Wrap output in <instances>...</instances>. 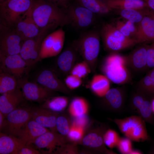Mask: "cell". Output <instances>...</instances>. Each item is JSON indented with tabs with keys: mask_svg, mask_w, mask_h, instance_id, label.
<instances>
[{
	"mask_svg": "<svg viewBox=\"0 0 154 154\" xmlns=\"http://www.w3.org/2000/svg\"><path fill=\"white\" fill-rule=\"evenodd\" d=\"M26 13L40 29L50 31L70 24L66 9L44 0H34Z\"/></svg>",
	"mask_w": 154,
	"mask_h": 154,
	"instance_id": "obj_1",
	"label": "cell"
},
{
	"mask_svg": "<svg viewBox=\"0 0 154 154\" xmlns=\"http://www.w3.org/2000/svg\"><path fill=\"white\" fill-rule=\"evenodd\" d=\"M100 34L93 30L82 33L72 45L83 60L89 66L92 72H95L97 66L100 49Z\"/></svg>",
	"mask_w": 154,
	"mask_h": 154,
	"instance_id": "obj_2",
	"label": "cell"
},
{
	"mask_svg": "<svg viewBox=\"0 0 154 154\" xmlns=\"http://www.w3.org/2000/svg\"><path fill=\"white\" fill-rule=\"evenodd\" d=\"M127 66L126 56L116 52L111 53L102 60L100 66L102 72L110 81L118 84L130 81L131 74Z\"/></svg>",
	"mask_w": 154,
	"mask_h": 154,
	"instance_id": "obj_3",
	"label": "cell"
},
{
	"mask_svg": "<svg viewBox=\"0 0 154 154\" xmlns=\"http://www.w3.org/2000/svg\"><path fill=\"white\" fill-rule=\"evenodd\" d=\"M121 133L132 141L143 142L149 139L145 121L140 116H132L122 119H110Z\"/></svg>",
	"mask_w": 154,
	"mask_h": 154,
	"instance_id": "obj_4",
	"label": "cell"
},
{
	"mask_svg": "<svg viewBox=\"0 0 154 154\" xmlns=\"http://www.w3.org/2000/svg\"><path fill=\"white\" fill-rule=\"evenodd\" d=\"M34 1L6 0L0 3V24L13 27L29 9Z\"/></svg>",
	"mask_w": 154,
	"mask_h": 154,
	"instance_id": "obj_5",
	"label": "cell"
},
{
	"mask_svg": "<svg viewBox=\"0 0 154 154\" xmlns=\"http://www.w3.org/2000/svg\"><path fill=\"white\" fill-rule=\"evenodd\" d=\"M100 35L105 49L111 53L116 52L137 44L134 39L124 36L113 24H104Z\"/></svg>",
	"mask_w": 154,
	"mask_h": 154,
	"instance_id": "obj_6",
	"label": "cell"
},
{
	"mask_svg": "<svg viewBox=\"0 0 154 154\" xmlns=\"http://www.w3.org/2000/svg\"><path fill=\"white\" fill-rule=\"evenodd\" d=\"M108 126L104 123H98L93 128L85 132L79 144L103 154H116V152L106 147L104 141V135L108 129Z\"/></svg>",
	"mask_w": 154,
	"mask_h": 154,
	"instance_id": "obj_7",
	"label": "cell"
},
{
	"mask_svg": "<svg viewBox=\"0 0 154 154\" xmlns=\"http://www.w3.org/2000/svg\"><path fill=\"white\" fill-rule=\"evenodd\" d=\"M0 25V55L19 54L22 41L20 36L13 28Z\"/></svg>",
	"mask_w": 154,
	"mask_h": 154,
	"instance_id": "obj_8",
	"label": "cell"
},
{
	"mask_svg": "<svg viewBox=\"0 0 154 154\" xmlns=\"http://www.w3.org/2000/svg\"><path fill=\"white\" fill-rule=\"evenodd\" d=\"M65 38V32L62 27L47 35L42 42L38 61L59 54L63 48Z\"/></svg>",
	"mask_w": 154,
	"mask_h": 154,
	"instance_id": "obj_9",
	"label": "cell"
},
{
	"mask_svg": "<svg viewBox=\"0 0 154 154\" xmlns=\"http://www.w3.org/2000/svg\"><path fill=\"white\" fill-rule=\"evenodd\" d=\"M49 31L47 29H40L37 37L24 41L22 44L19 54L29 67L38 61L42 42Z\"/></svg>",
	"mask_w": 154,
	"mask_h": 154,
	"instance_id": "obj_10",
	"label": "cell"
},
{
	"mask_svg": "<svg viewBox=\"0 0 154 154\" xmlns=\"http://www.w3.org/2000/svg\"><path fill=\"white\" fill-rule=\"evenodd\" d=\"M77 3L70 4L66 9L70 24L78 28L88 27L94 22L95 13Z\"/></svg>",
	"mask_w": 154,
	"mask_h": 154,
	"instance_id": "obj_11",
	"label": "cell"
},
{
	"mask_svg": "<svg viewBox=\"0 0 154 154\" xmlns=\"http://www.w3.org/2000/svg\"><path fill=\"white\" fill-rule=\"evenodd\" d=\"M18 86L22 89L23 96L26 100L42 103L50 97L54 96L55 92L36 83L24 79H19Z\"/></svg>",
	"mask_w": 154,
	"mask_h": 154,
	"instance_id": "obj_12",
	"label": "cell"
},
{
	"mask_svg": "<svg viewBox=\"0 0 154 154\" xmlns=\"http://www.w3.org/2000/svg\"><path fill=\"white\" fill-rule=\"evenodd\" d=\"M152 98L135 90L131 94L129 101L131 110L136 112L145 122L151 124L154 122V114L151 106Z\"/></svg>",
	"mask_w": 154,
	"mask_h": 154,
	"instance_id": "obj_13",
	"label": "cell"
},
{
	"mask_svg": "<svg viewBox=\"0 0 154 154\" xmlns=\"http://www.w3.org/2000/svg\"><path fill=\"white\" fill-rule=\"evenodd\" d=\"M126 97V91L124 87L110 88L101 97V105L106 110L115 112H121L124 107Z\"/></svg>",
	"mask_w": 154,
	"mask_h": 154,
	"instance_id": "obj_14",
	"label": "cell"
},
{
	"mask_svg": "<svg viewBox=\"0 0 154 154\" xmlns=\"http://www.w3.org/2000/svg\"><path fill=\"white\" fill-rule=\"evenodd\" d=\"M31 109L19 107L6 116V129L9 134L17 137L21 129L31 118Z\"/></svg>",
	"mask_w": 154,
	"mask_h": 154,
	"instance_id": "obj_15",
	"label": "cell"
},
{
	"mask_svg": "<svg viewBox=\"0 0 154 154\" xmlns=\"http://www.w3.org/2000/svg\"><path fill=\"white\" fill-rule=\"evenodd\" d=\"M68 141L66 137L57 132L49 131L40 136L29 145L33 144L38 149H46V153H55Z\"/></svg>",
	"mask_w": 154,
	"mask_h": 154,
	"instance_id": "obj_16",
	"label": "cell"
},
{
	"mask_svg": "<svg viewBox=\"0 0 154 154\" xmlns=\"http://www.w3.org/2000/svg\"><path fill=\"white\" fill-rule=\"evenodd\" d=\"M1 71L8 73L19 79L29 66L20 54L0 55Z\"/></svg>",
	"mask_w": 154,
	"mask_h": 154,
	"instance_id": "obj_17",
	"label": "cell"
},
{
	"mask_svg": "<svg viewBox=\"0 0 154 154\" xmlns=\"http://www.w3.org/2000/svg\"><path fill=\"white\" fill-rule=\"evenodd\" d=\"M134 39L137 44L154 42V13L151 10L138 23Z\"/></svg>",
	"mask_w": 154,
	"mask_h": 154,
	"instance_id": "obj_18",
	"label": "cell"
},
{
	"mask_svg": "<svg viewBox=\"0 0 154 154\" xmlns=\"http://www.w3.org/2000/svg\"><path fill=\"white\" fill-rule=\"evenodd\" d=\"M37 80L40 85L54 92H58L66 94H70L71 92L64 82L60 79L54 71L45 69L40 72L37 77Z\"/></svg>",
	"mask_w": 154,
	"mask_h": 154,
	"instance_id": "obj_19",
	"label": "cell"
},
{
	"mask_svg": "<svg viewBox=\"0 0 154 154\" xmlns=\"http://www.w3.org/2000/svg\"><path fill=\"white\" fill-rule=\"evenodd\" d=\"M148 45L143 44L126 56L127 66L133 71L139 72L147 69Z\"/></svg>",
	"mask_w": 154,
	"mask_h": 154,
	"instance_id": "obj_20",
	"label": "cell"
},
{
	"mask_svg": "<svg viewBox=\"0 0 154 154\" xmlns=\"http://www.w3.org/2000/svg\"><path fill=\"white\" fill-rule=\"evenodd\" d=\"M21 37L22 41L37 37L40 29L26 13L12 27Z\"/></svg>",
	"mask_w": 154,
	"mask_h": 154,
	"instance_id": "obj_21",
	"label": "cell"
},
{
	"mask_svg": "<svg viewBox=\"0 0 154 154\" xmlns=\"http://www.w3.org/2000/svg\"><path fill=\"white\" fill-rule=\"evenodd\" d=\"M80 56L72 44L66 47L56 60V64L59 71L63 75L70 74Z\"/></svg>",
	"mask_w": 154,
	"mask_h": 154,
	"instance_id": "obj_22",
	"label": "cell"
},
{
	"mask_svg": "<svg viewBox=\"0 0 154 154\" xmlns=\"http://www.w3.org/2000/svg\"><path fill=\"white\" fill-rule=\"evenodd\" d=\"M22 92L18 86L14 91L0 96V111L6 117L10 112L20 107L24 100Z\"/></svg>",
	"mask_w": 154,
	"mask_h": 154,
	"instance_id": "obj_23",
	"label": "cell"
},
{
	"mask_svg": "<svg viewBox=\"0 0 154 154\" xmlns=\"http://www.w3.org/2000/svg\"><path fill=\"white\" fill-rule=\"evenodd\" d=\"M58 113L40 107L31 109V119L51 131L57 132L56 123Z\"/></svg>",
	"mask_w": 154,
	"mask_h": 154,
	"instance_id": "obj_24",
	"label": "cell"
},
{
	"mask_svg": "<svg viewBox=\"0 0 154 154\" xmlns=\"http://www.w3.org/2000/svg\"><path fill=\"white\" fill-rule=\"evenodd\" d=\"M49 131L31 118L21 129L17 137L29 145L40 136Z\"/></svg>",
	"mask_w": 154,
	"mask_h": 154,
	"instance_id": "obj_25",
	"label": "cell"
},
{
	"mask_svg": "<svg viewBox=\"0 0 154 154\" xmlns=\"http://www.w3.org/2000/svg\"><path fill=\"white\" fill-rule=\"evenodd\" d=\"M26 145L16 137L0 132V154H17L20 149Z\"/></svg>",
	"mask_w": 154,
	"mask_h": 154,
	"instance_id": "obj_26",
	"label": "cell"
},
{
	"mask_svg": "<svg viewBox=\"0 0 154 154\" xmlns=\"http://www.w3.org/2000/svg\"><path fill=\"white\" fill-rule=\"evenodd\" d=\"M104 1L111 10L128 9H143L148 8L143 0H104Z\"/></svg>",
	"mask_w": 154,
	"mask_h": 154,
	"instance_id": "obj_27",
	"label": "cell"
},
{
	"mask_svg": "<svg viewBox=\"0 0 154 154\" xmlns=\"http://www.w3.org/2000/svg\"><path fill=\"white\" fill-rule=\"evenodd\" d=\"M110 81L104 75L95 74L90 81V88L93 93L101 98L110 89Z\"/></svg>",
	"mask_w": 154,
	"mask_h": 154,
	"instance_id": "obj_28",
	"label": "cell"
},
{
	"mask_svg": "<svg viewBox=\"0 0 154 154\" xmlns=\"http://www.w3.org/2000/svg\"><path fill=\"white\" fill-rule=\"evenodd\" d=\"M69 103V98L65 96H53L42 103L41 107L58 113L64 111Z\"/></svg>",
	"mask_w": 154,
	"mask_h": 154,
	"instance_id": "obj_29",
	"label": "cell"
},
{
	"mask_svg": "<svg viewBox=\"0 0 154 154\" xmlns=\"http://www.w3.org/2000/svg\"><path fill=\"white\" fill-rule=\"evenodd\" d=\"M88 108V103L85 99L81 97H76L70 102L68 111L74 118L87 115Z\"/></svg>",
	"mask_w": 154,
	"mask_h": 154,
	"instance_id": "obj_30",
	"label": "cell"
},
{
	"mask_svg": "<svg viewBox=\"0 0 154 154\" xmlns=\"http://www.w3.org/2000/svg\"><path fill=\"white\" fill-rule=\"evenodd\" d=\"M16 79L11 74L1 71L0 93L2 94L15 91L18 86Z\"/></svg>",
	"mask_w": 154,
	"mask_h": 154,
	"instance_id": "obj_31",
	"label": "cell"
},
{
	"mask_svg": "<svg viewBox=\"0 0 154 154\" xmlns=\"http://www.w3.org/2000/svg\"><path fill=\"white\" fill-rule=\"evenodd\" d=\"M118 10L123 18L135 23H138L150 9L147 8L143 9H128Z\"/></svg>",
	"mask_w": 154,
	"mask_h": 154,
	"instance_id": "obj_32",
	"label": "cell"
},
{
	"mask_svg": "<svg viewBox=\"0 0 154 154\" xmlns=\"http://www.w3.org/2000/svg\"><path fill=\"white\" fill-rule=\"evenodd\" d=\"M113 25L124 36L134 39L137 29L135 23L127 20H117Z\"/></svg>",
	"mask_w": 154,
	"mask_h": 154,
	"instance_id": "obj_33",
	"label": "cell"
},
{
	"mask_svg": "<svg viewBox=\"0 0 154 154\" xmlns=\"http://www.w3.org/2000/svg\"><path fill=\"white\" fill-rule=\"evenodd\" d=\"M135 90L153 98L152 81L149 72L137 83Z\"/></svg>",
	"mask_w": 154,
	"mask_h": 154,
	"instance_id": "obj_34",
	"label": "cell"
},
{
	"mask_svg": "<svg viewBox=\"0 0 154 154\" xmlns=\"http://www.w3.org/2000/svg\"><path fill=\"white\" fill-rule=\"evenodd\" d=\"M72 124L67 116L58 115L56 119V126L59 133L67 137Z\"/></svg>",
	"mask_w": 154,
	"mask_h": 154,
	"instance_id": "obj_35",
	"label": "cell"
},
{
	"mask_svg": "<svg viewBox=\"0 0 154 154\" xmlns=\"http://www.w3.org/2000/svg\"><path fill=\"white\" fill-rule=\"evenodd\" d=\"M103 137L105 145L111 149L117 147L121 138L116 131L109 128L105 132Z\"/></svg>",
	"mask_w": 154,
	"mask_h": 154,
	"instance_id": "obj_36",
	"label": "cell"
},
{
	"mask_svg": "<svg viewBox=\"0 0 154 154\" xmlns=\"http://www.w3.org/2000/svg\"><path fill=\"white\" fill-rule=\"evenodd\" d=\"M84 129L77 126L72 122L67 137L71 142L79 143L84 135Z\"/></svg>",
	"mask_w": 154,
	"mask_h": 154,
	"instance_id": "obj_37",
	"label": "cell"
},
{
	"mask_svg": "<svg viewBox=\"0 0 154 154\" xmlns=\"http://www.w3.org/2000/svg\"><path fill=\"white\" fill-rule=\"evenodd\" d=\"M91 72H92L89 66L85 61L83 60L76 64L71 70L70 74L76 75L82 78Z\"/></svg>",
	"mask_w": 154,
	"mask_h": 154,
	"instance_id": "obj_38",
	"label": "cell"
},
{
	"mask_svg": "<svg viewBox=\"0 0 154 154\" xmlns=\"http://www.w3.org/2000/svg\"><path fill=\"white\" fill-rule=\"evenodd\" d=\"M132 141L126 137H121L116 147L120 153L130 154L133 149Z\"/></svg>",
	"mask_w": 154,
	"mask_h": 154,
	"instance_id": "obj_39",
	"label": "cell"
},
{
	"mask_svg": "<svg viewBox=\"0 0 154 154\" xmlns=\"http://www.w3.org/2000/svg\"><path fill=\"white\" fill-rule=\"evenodd\" d=\"M80 5L95 13H99L100 6L98 0H75Z\"/></svg>",
	"mask_w": 154,
	"mask_h": 154,
	"instance_id": "obj_40",
	"label": "cell"
},
{
	"mask_svg": "<svg viewBox=\"0 0 154 154\" xmlns=\"http://www.w3.org/2000/svg\"><path fill=\"white\" fill-rule=\"evenodd\" d=\"M82 78L72 74L68 75L64 80V83L66 86L70 90L76 89L82 84Z\"/></svg>",
	"mask_w": 154,
	"mask_h": 154,
	"instance_id": "obj_41",
	"label": "cell"
},
{
	"mask_svg": "<svg viewBox=\"0 0 154 154\" xmlns=\"http://www.w3.org/2000/svg\"><path fill=\"white\" fill-rule=\"evenodd\" d=\"M77 144L72 142L68 143L58 148L55 153L58 154H76L78 153L77 147Z\"/></svg>",
	"mask_w": 154,
	"mask_h": 154,
	"instance_id": "obj_42",
	"label": "cell"
},
{
	"mask_svg": "<svg viewBox=\"0 0 154 154\" xmlns=\"http://www.w3.org/2000/svg\"><path fill=\"white\" fill-rule=\"evenodd\" d=\"M147 69H152L154 68V42L147 45Z\"/></svg>",
	"mask_w": 154,
	"mask_h": 154,
	"instance_id": "obj_43",
	"label": "cell"
},
{
	"mask_svg": "<svg viewBox=\"0 0 154 154\" xmlns=\"http://www.w3.org/2000/svg\"><path fill=\"white\" fill-rule=\"evenodd\" d=\"M89 120L87 115L74 118L72 123L76 125L85 129L88 125Z\"/></svg>",
	"mask_w": 154,
	"mask_h": 154,
	"instance_id": "obj_44",
	"label": "cell"
},
{
	"mask_svg": "<svg viewBox=\"0 0 154 154\" xmlns=\"http://www.w3.org/2000/svg\"><path fill=\"white\" fill-rule=\"evenodd\" d=\"M40 152L37 150L29 146L25 145L22 147L18 151L17 154H39Z\"/></svg>",
	"mask_w": 154,
	"mask_h": 154,
	"instance_id": "obj_45",
	"label": "cell"
},
{
	"mask_svg": "<svg viewBox=\"0 0 154 154\" xmlns=\"http://www.w3.org/2000/svg\"><path fill=\"white\" fill-rule=\"evenodd\" d=\"M56 4L59 6L66 9L72 0H44Z\"/></svg>",
	"mask_w": 154,
	"mask_h": 154,
	"instance_id": "obj_46",
	"label": "cell"
},
{
	"mask_svg": "<svg viewBox=\"0 0 154 154\" xmlns=\"http://www.w3.org/2000/svg\"><path fill=\"white\" fill-rule=\"evenodd\" d=\"M98 0L100 6V11L99 14H106L111 11L104 1Z\"/></svg>",
	"mask_w": 154,
	"mask_h": 154,
	"instance_id": "obj_47",
	"label": "cell"
},
{
	"mask_svg": "<svg viewBox=\"0 0 154 154\" xmlns=\"http://www.w3.org/2000/svg\"><path fill=\"white\" fill-rule=\"evenodd\" d=\"M7 122L6 117L0 111V130L1 131L3 129L6 128Z\"/></svg>",
	"mask_w": 154,
	"mask_h": 154,
	"instance_id": "obj_48",
	"label": "cell"
},
{
	"mask_svg": "<svg viewBox=\"0 0 154 154\" xmlns=\"http://www.w3.org/2000/svg\"><path fill=\"white\" fill-rule=\"evenodd\" d=\"M151 76L152 83V96L154 97V68L151 69L149 72Z\"/></svg>",
	"mask_w": 154,
	"mask_h": 154,
	"instance_id": "obj_49",
	"label": "cell"
},
{
	"mask_svg": "<svg viewBox=\"0 0 154 154\" xmlns=\"http://www.w3.org/2000/svg\"><path fill=\"white\" fill-rule=\"evenodd\" d=\"M146 3L147 7L154 12V0H143Z\"/></svg>",
	"mask_w": 154,
	"mask_h": 154,
	"instance_id": "obj_50",
	"label": "cell"
},
{
	"mask_svg": "<svg viewBox=\"0 0 154 154\" xmlns=\"http://www.w3.org/2000/svg\"><path fill=\"white\" fill-rule=\"evenodd\" d=\"M143 152L139 150L133 149L130 153V154H143Z\"/></svg>",
	"mask_w": 154,
	"mask_h": 154,
	"instance_id": "obj_51",
	"label": "cell"
},
{
	"mask_svg": "<svg viewBox=\"0 0 154 154\" xmlns=\"http://www.w3.org/2000/svg\"><path fill=\"white\" fill-rule=\"evenodd\" d=\"M148 153L150 154H154V143L152 145L150 150Z\"/></svg>",
	"mask_w": 154,
	"mask_h": 154,
	"instance_id": "obj_52",
	"label": "cell"
},
{
	"mask_svg": "<svg viewBox=\"0 0 154 154\" xmlns=\"http://www.w3.org/2000/svg\"><path fill=\"white\" fill-rule=\"evenodd\" d=\"M151 106L153 112L154 114V97L151 100Z\"/></svg>",
	"mask_w": 154,
	"mask_h": 154,
	"instance_id": "obj_53",
	"label": "cell"
},
{
	"mask_svg": "<svg viewBox=\"0 0 154 154\" xmlns=\"http://www.w3.org/2000/svg\"><path fill=\"white\" fill-rule=\"evenodd\" d=\"M6 0H0V3H1Z\"/></svg>",
	"mask_w": 154,
	"mask_h": 154,
	"instance_id": "obj_54",
	"label": "cell"
},
{
	"mask_svg": "<svg viewBox=\"0 0 154 154\" xmlns=\"http://www.w3.org/2000/svg\"><path fill=\"white\" fill-rule=\"evenodd\" d=\"M154 13V12H153Z\"/></svg>",
	"mask_w": 154,
	"mask_h": 154,
	"instance_id": "obj_55",
	"label": "cell"
}]
</instances>
